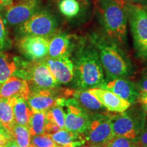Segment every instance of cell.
Listing matches in <instances>:
<instances>
[{
  "mask_svg": "<svg viewBox=\"0 0 147 147\" xmlns=\"http://www.w3.org/2000/svg\"><path fill=\"white\" fill-rule=\"evenodd\" d=\"M38 8V0H21L5 8V19L8 25L19 26L36 13Z\"/></svg>",
  "mask_w": 147,
  "mask_h": 147,
  "instance_id": "obj_12",
  "label": "cell"
},
{
  "mask_svg": "<svg viewBox=\"0 0 147 147\" xmlns=\"http://www.w3.org/2000/svg\"><path fill=\"white\" fill-rule=\"evenodd\" d=\"M5 147H19V146L17 144V143H16L15 140L13 138V139H11L10 140L8 141V142L7 143Z\"/></svg>",
  "mask_w": 147,
  "mask_h": 147,
  "instance_id": "obj_36",
  "label": "cell"
},
{
  "mask_svg": "<svg viewBox=\"0 0 147 147\" xmlns=\"http://www.w3.org/2000/svg\"><path fill=\"white\" fill-rule=\"evenodd\" d=\"M74 91L57 87L51 89H42L30 92L27 102L34 113L47 111L54 106L58 105L61 99L72 95Z\"/></svg>",
  "mask_w": 147,
  "mask_h": 147,
  "instance_id": "obj_9",
  "label": "cell"
},
{
  "mask_svg": "<svg viewBox=\"0 0 147 147\" xmlns=\"http://www.w3.org/2000/svg\"><path fill=\"white\" fill-rule=\"evenodd\" d=\"M58 8L63 16L72 19L76 18L81 11V4L78 0H60Z\"/></svg>",
  "mask_w": 147,
  "mask_h": 147,
  "instance_id": "obj_24",
  "label": "cell"
},
{
  "mask_svg": "<svg viewBox=\"0 0 147 147\" xmlns=\"http://www.w3.org/2000/svg\"><path fill=\"white\" fill-rule=\"evenodd\" d=\"M31 147H38V146H34V145H33V144H31Z\"/></svg>",
  "mask_w": 147,
  "mask_h": 147,
  "instance_id": "obj_42",
  "label": "cell"
},
{
  "mask_svg": "<svg viewBox=\"0 0 147 147\" xmlns=\"http://www.w3.org/2000/svg\"><path fill=\"white\" fill-rule=\"evenodd\" d=\"M136 85L140 92L147 93V68L143 71Z\"/></svg>",
  "mask_w": 147,
  "mask_h": 147,
  "instance_id": "obj_31",
  "label": "cell"
},
{
  "mask_svg": "<svg viewBox=\"0 0 147 147\" xmlns=\"http://www.w3.org/2000/svg\"><path fill=\"white\" fill-rule=\"evenodd\" d=\"M95 12L104 35L117 45L127 42V16L125 7L115 0H96Z\"/></svg>",
  "mask_w": 147,
  "mask_h": 147,
  "instance_id": "obj_3",
  "label": "cell"
},
{
  "mask_svg": "<svg viewBox=\"0 0 147 147\" xmlns=\"http://www.w3.org/2000/svg\"><path fill=\"white\" fill-rule=\"evenodd\" d=\"M115 1L122 7H125L127 3V0H115Z\"/></svg>",
  "mask_w": 147,
  "mask_h": 147,
  "instance_id": "obj_38",
  "label": "cell"
},
{
  "mask_svg": "<svg viewBox=\"0 0 147 147\" xmlns=\"http://www.w3.org/2000/svg\"><path fill=\"white\" fill-rule=\"evenodd\" d=\"M142 7H143V8H144L145 10V11H146V12H147V5H144V6H142Z\"/></svg>",
  "mask_w": 147,
  "mask_h": 147,
  "instance_id": "obj_41",
  "label": "cell"
},
{
  "mask_svg": "<svg viewBox=\"0 0 147 147\" xmlns=\"http://www.w3.org/2000/svg\"><path fill=\"white\" fill-rule=\"evenodd\" d=\"M30 92L29 84L26 80L21 77L12 76L1 84L0 99L21 97L27 100Z\"/></svg>",
  "mask_w": 147,
  "mask_h": 147,
  "instance_id": "obj_17",
  "label": "cell"
},
{
  "mask_svg": "<svg viewBox=\"0 0 147 147\" xmlns=\"http://www.w3.org/2000/svg\"><path fill=\"white\" fill-rule=\"evenodd\" d=\"M58 23L54 15L46 10L39 11L18 26L20 36H36L50 38L57 33Z\"/></svg>",
  "mask_w": 147,
  "mask_h": 147,
  "instance_id": "obj_7",
  "label": "cell"
},
{
  "mask_svg": "<svg viewBox=\"0 0 147 147\" xmlns=\"http://www.w3.org/2000/svg\"><path fill=\"white\" fill-rule=\"evenodd\" d=\"M110 117L102 113L91 116L89 126L84 131V136L90 145L105 146L115 137Z\"/></svg>",
  "mask_w": 147,
  "mask_h": 147,
  "instance_id": "obj_8",
  "label": "cell"
},
{
  "mask_svg": "<svg viewBox=\"0 0 147 147\" xmlns=\"http://www.w3.org/2000/svg\"><path fill=\"white\" fill-rule=\"evenodd\" d=\"M88 91L100 102L103 106H104V108L110 112L123 113L131 106L130 103L123 100L113 92L106 89L95 88L90 89Z\"/></svg>",
  "mask_w": 147,
  "mask_h": 147,
  "instance_id": "obj_16",
  "label": "cell"
},
{
  "mask_svg": "<svg viewBox=\"0 0 147 147\" xmlns=\"http://www.w3.org/2000/svg\"><path fill=\"white\" fill-rule=\"evenodd\" d=\"M80 147H104V146H95V145H90V146H80Z\"/></svg>",
  "mask_w": 147,
  "mask_h": 147,
  "instance_id": "obj_40",
  "label": "cell"
},
{
  "mask_svg": "<svg viewBox=\"0 0 147 147\" xmlns=\"http://www.w3.org/2000/svg\"><path fill=\"white\" fill-rule=\"evenodd\" d=\"M50 136L57 147H76L82 142L80 135L71 133L65 129L51 134Z\"/></svg>",
  "mask_w": 147,
  "mask_h": 147,
  "instance_id": "obj_21",
  "label": "cell"
},
{
  "mask_svg": "<svg viewBox=\"0 0 147 147\" xmlns=\"http://www.w3.org/2000/svg\"><path fill=\"white\" fill-rule=\"evenodd\" d=\"M135 147H147V146H146V145H143V144H139V143H136Z\"/></svg>",
  "mask_w": 147,
  "mask_h": 147,
  "instance_id": "obj_39",
  "label": "cell"
},
{
  "mask_svg": "<svg viewBox=\"0 0 147 147\" xmlns=\"http://www.w3.org/2000/svg\"><path fill=\"white\" fill-rule=\"evenodd\" d=\"M31 144L38 147H57L50 135L47 134L31 136Z\"/></svg>",
  "mask_w": 147,
  "mask_h": 147,
  "instance_id": "obj_28",
  "label": "cell"
},
{
  "mask_svg": "<svg viewBox=\"0 0 147 147\" xmlns=\"http://www.w3.org/2000/svg\"><path fill=\"white\" fill-rule=\"evenodd\" d=\"M104 89L113 92L131 104L137 102L140 96V91L136 84L126 78L110 79L106 82Z\"/></svg>",
  "mask_w": 147,
  "mask_h": 147,
  "instance_id": "obj_15",
  "label": "cell"
},
{
  "mask_svg": "<svg viewBox=\"0 0 147 147\" xmlns=\"http://www.w3.org/2000/svg\"><path fill=\"white\" fill-rule=\"evenodd\" d=\"M12 46V41L8 36V32L4 21L0 15V52H4Z\"/></svg>",
  "mask_w": 147,
  "mask_h": 147,
  "instance_id": "obj_27",
  "label": "cell"
},
{
  "mask_svg": "<svg viewBox=\"0 0 147 147\" xmlns=\"http://www.w3.org/2000/svg\"><path fill=\"white\" fill-rule=\"evenodd\" d=\"M72 95L79 105L89 113H101L104 110V106L88 90L78 89L74 91Z\"/></svg>",
  "mask_w": 147,
  "mask_h": 147,
  "instance_id": "obj_18",
  "label": "cell"
},
{
  "mask_svg": "<svg viewBox=\"0 0 147 147\" xmlns=\"http://www.w3.org/2000/svg\"><path fill=\"white\" fill-rule=\"evenodd\" d=\"M10 100L13 107L15 123L28 128L29 119L34 112L29 106L26 100L21 97H10Z\"/></svg>",
  "mask_w": 147,
  "mask_h": 147,
  "instance_id": "obj_19",
  "label": "cell"
},
{
  "mask_svg": "<svg viewBox=\"0 0 147 147\" xmlns=\"http://www.w3.org/2000/svg\"><path fill=\"white\" fill-rule=\"evenodd\" d=\"M61 129L59 127L53 123L47 121V125H46V129H45V134H49V135H51L53 134L58 131H59Z\"/></svg>",
  "mask_w": 147,
  "mask_h": 147,
  "instance_id": "obj_32",
  "label": "cell"
},
{
  "mask_svg": "<svg viewBox=\"0 0 147 147\" xmlns=\"http://www.w3.org/2000/svg\"><path fill=\"white\" fill-rule=\"evenodd\" d=\"M89 41L98 53L102 68L109 79L127 78L133 71V66L119 45L104 34L93 32Z\"/></svg>",
  "mask_w": 147,
  "mask_h": 147,
  "instance_id": "obj_2",
  "label": "cell"
},
{
  "mask_svg": "<svg viewBox=\"0 0 147 147\" xmlns=\"http://www.w3.org/2000/svg\"><path fill=\"white\" fill-rule=\"evenodd\" d=\"M47 121L46 111L33 113L29 119L28 125V129L31 136L45 134Z\"/></svg>",
  "mask_w": 147,
  "mask_h": 147,
  "instance_id": "obj_23",
  "label": "cell"
},
{
  "mask_svg": "<svg viewBox=\"0 0 147 147\" xmlns=\"http://www.w3.org/2000/svg\"><path fill=\"white\" fill-rule=\"evenodd\" d=\"M12 134L19 147H31V136L27 127L15 123Z\"/></svg>",
  "mask_w": 147,
  "mask_h": 147,
  "instance_id": "obj_25",
  "label": "cell"
},
{
  "mask_svg": "<svg viewBox=\"0 0 147 147\" xmlns=\"http://www.w3.org/2000/svg\"><path fill=\"white\" fill-rule=\"evenodd\" d=\"M49 39L36 36H21L16 42V47L28 59L40 61L48 56Z\"/></svg>",
  "mask_w": 147,
  "mask_h": 147,
  "instance_id": "obj_11",
  "label": "cell"
},
{
  "mask_svg": "<svg viewBox=\"0 0 147 147\" xmlns=\"http://www.w3.org/2000/svg\"><path fill=\"white\" fill-rule=\"evenodd\" d=\"M47 119L49 122L57 125L61 129H65V113L59 105L54 106L46 111Z\"/></svg>",
  "mask_w": 147,
  "mask_h": 147,
  "instance_id": "obj_26",
  "label": "cell"
},
{
  "mask_svg": "<svg viewBox=\"0 0 147 147\" xmlns=\"http://www.w3.org/2000/svg\"><path fill=\"white\" fill-rule=\"evenodd\" d=\"M62 105L67 107L65 114V129L75 134L84 133L89 126L91 117L74 99L65 100Z\"/></svg>",
  "mask_w": 147,
  "mask_h": 147,
  "instance_id": "obj_10",
  "label": "cell"
},
{
  "mask_svg": "<svg viewBox=\"0 0 147 147\" xmlns=\"http://www.w3.org/2000/svg\"><path fill=\"white\" fill-rule=\"evenodd\" d=\"M78 41V38L74 35L57 33L49 39L47 57L51 59L70 57Z\"/></svg>",
  "mask_w": 147,
  "mask_h": 147,
  "instance_id": "obj_14",
  "label": "cell"
},
{
  "mask_svg": "<svg viewBox=\"0 0 147 147\" xmlns=\"http://www.w3.org/2000/svg\"><path fill=\"white\" fill-rule=\"evenodd\" d=\"M18 66L14 76L26 80L31 92L53 89L59 85L43 60L24 61L18 58Z\"/></svg>",
  "mask_w": 147,
  "mask_h": 147,
  "instance_id": "obj_4",
  "label": "cell"
},
{
  "mask_svg": "<svg viewBox=\"0 0 147 147\" xmlns=\"http://www.w3.org/2000/svg\"><path fill=\"white\" fill-rule=\"evenodd\" d=\"M132 3L141 5L142 6L147 5V0H130Z\"/></svg>",
  "mask_w": 147,
  "mask_h": 147,
  "instance_id": "obj_37",
  "label": "cell"
},
{
  "mask_svg": "<svg viewBox=\"0 0 147 147\" xmlns=\"http://www.w3.org/2000/svg\"><path fill=\"white\" fill-rule=\"evenodd\" d=\"M0 147H2V146H0Z\"/></svg>",
  "mask_w": 147,
  "mask_h": 147,
  "instance_id": "obj_43",
  "label": "cell"
},
{
  "mask_svg": "<svg viewBox=\"0 0 147 147\" xmlns=\"http://www.w3.org/2000/svg\"><path fill=\"white\" fill-rule=\"evenodd\" d=\"M138 102L140 104L142 109L147 113V93L140 92V96Z\"/></svg>",
  "mask_w": 147,
  "mask_h": 147,
  "instance_id": "obj_34",
  "label": "cell"
},
{
  "mask_svg": "<svg viewBox=\"0 0 147 147\" xmlns=\"http://www.w3.org/2000/svg\"><path fill=\"white\" fill-rule=\"evenodd\" d=\"M13 138L14 136L12 133L9 131L5 127L0 123V146L5 147L8 141Z\"/></svg>",
  "mask_w": 147,
  "mask_h": 147,
  "instance_id": "obj_30",
  "label": "cell"
},
{
  "mask_svg": "<svg viewBox=\"0 0 147 147\" xmlns=\"http://www.w3.org/2000/svg\"><path fill=\"white\" fill-rule=\"evenodd\" d=\"M146 118V112L142 107L110 117L114 135L125 138L135 142L144 129Z\"/></svg>",
  "mask_w": 147,
  "mask_h": 147,
  "instance_id": "obj_6",
  "label": "cell"
},
{
  "mask_svg": "<svg viewBox=\"0 0 147 147\" xmlns=\"http://www.w3.org/2000/svg\"><path fill=\"white\" fill-rule=\"evenodd\" d=\"M74 80L79 89H104L106 84L104 69L96 49L89 40L80 39L76 47Z\"/></svg>",
  "mask_w": 147,
  "mask_h": 147,
  "instance_id": "obj_1",
  "label": "cell"
},
{
  "mask_svg": "<svg viewBox=\"0 0 147 147\" xmlns=\"http://www.w3.org/2000/svg\"><path fill=\"white\" fill-rule=\"evenodd\" d=\"M126 12L138 57L147 65V12L141 5L127 3Z\"/></svg>",
  "mask_w": 147,
  "mask_h": 147,
  "instance_id": "obj_5",
  "label": "cell"
},
{
  "mask_svg": "<svg viewBox=\"0 0 147 147\" xmlns=\"http://www.w3.org/2000/svg\"><path fill=\"white\" fill-rule=\"evenodd\" d=\"M135 142L147 146V124L145 125L144 129H143L142 133L140 134V135L139 136V137L138 138Z\"/></svg>",
  "mask_w": 147,
  "mask_h": 147,
  "instance_id": "obj_33",
  "label": "cell"
},
{
  "mask_svg": "<svg viewBox=\"0 0 147 147\" xmlns=\"http://www.w3.org/2000/svg\"><path fill=\"white\" fill-rule=\"evenodd\" d=\"M136 143L134 141L121 136L113 137L106 147H135Z\"/></svg>",
  "mask_w": 147,
  "mask_h": 147,
  "instance_id": "obj_29",
  "label": "cell"
},
{
  "mask_svg": "<svg viewBox=\"0 0 147 147\" xmlns=\"http://www.w3.org/2000/svg\"><path fill=\"white\" fill-rule=\"evenodd\" d=\"M43 61L59 84H69L74 78V64L69 57L51 59L47 57Z\"/></svg>",
  "mask_w": 147,
  "mask_h": 147,
  "instance_id": "obj_13",
  "label": "cell"
},
{
  "mask_svg": "<svg viewBox=\"0 0 147 147\" xmlns=\"http://www.w3.org/2000/svg\"><path fill=\"white\" fill-rule=\"evenodd\" d=\"M13 3V0H0V9L5 8Z\"/></svg>",
  "mask_w": 147,
  "mask_h": 147,
  "instance_id": "obj_35",
  "label": "cell"
},
{
  "mask_svg": "<svg viewBox=\"0 0 147 147\" xmlns=\"http://www.w3.org/2000/svg\"><path fill=\"white\" fill-rule=\"evenodd\" d=\"M18 57L5 52H0V84L14 75L18 68Z\"/></svg>",
  "mask_w": 147,
  "mask_h": 147,
  "instance_id": "obj_20",
  "label": "cell"
},
{
  "mask_svg": "<svg viewBox=\"0 0 147 147\" xmlns=\"http://www.w3.org/2000/svg\"><path fill=\"white\" fill-rule=\"evenodd\" d=\"M0 123L12 133L15 121L10 98L0 99Z\"/></svg>",
  "mask_w": 147,
  "mask_h": 147,
  "instance_id": "obj_22",
  "label": "cell"
}]
</instances>
